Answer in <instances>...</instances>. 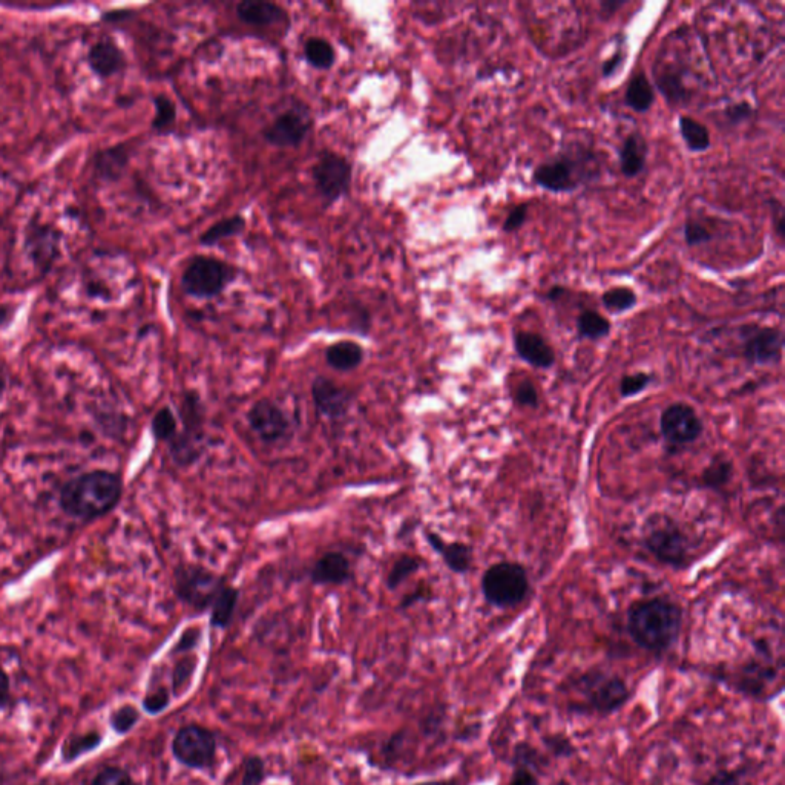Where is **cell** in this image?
<instances>
[{
    "label": "cell",
    "mask_w": 785,
    "mask_h": 785,
    "mask_svg": "<svg viewBox=\"0 0 785 785\" xmlns=\"http://www.w3.org/2000/svg\"><path fill=\"white\" fill-rule=\"evenodd\" d=\"M483 597L494 608H514L529 592L526 569L519 563L500 562L490 566L482 577Z\"/></svg>",
    "instance_id": "5"
},
{
    "label": "cell",
    "mask_w": 785,
    "mask_h": 785,
    "mask_svg": "<svg viewBox=\"0 0 785 785\" xmlns=\"http://www.w3.org/2000/svg\"><path fill=\"white\" fill-rule=\"evenodd\" d=\"M312 123L303 112L287 111L264 131V138L276 148H292L306 138Z\"/></svg>",
    "instance_id": "16"
},
{
    "label": "cell",
    "mask_w": 785,
    "mask_h": 785,
    "mask_svg": "<svg viewBox=\"0 0 785 785\" xmlns=\"http://www.w3.org/2000/svg\"><path fill=\"white\" fill-rule=\"evenodd\" d=\"M727 122L730 125H740V123L749 122L755 115V108L749 102L733 103L724 109Z\"/></svg>",
    "instance_id": "47"
},
{
    "label": "cell",
    "mask_w": 785,
    "mask_h": 785,
    "mask_svg": "<svg viewBox=\"0 0 785 785\" xmlns=\"http://www.w3.org/2000/svg\"><path fill=\"white\" fill-rule=\"evenodd\" d=\"M352 579V563L339 551L326 552L310 571L313 585L341 586Z\"/></svg>",
    "instance_id": "18"
},
{
    "label": "cell",
    "mask_w": 785,
    "mask_h": 785,
    "mask_svg": "<svg viewBox=\"0 0 785 785\" xmlns=\"http://www.w3.org/2000/svg\"><path fill=\"white\" fill-rule=\"evenodd\" d=\"M235 270L214 257L198 255L183 273V289L194 298H215L234 281Z\"/></svg>",
    "instance_id": "9"
},
{
    "label": "cell",
    "mask_w": 785,
    "mask_h": 785,
    "mask_svg": "<svg viewBox=\"0 0 785 785\" xmlns=\"http://www.w3.org/2000/svg\"><path fill=\"white\" fill-rule=\"evenodd\" d=\"M546 759L543 758L542 753L528 743L517 744L513 753V766L529 767V769L536 770L542 773L546 766Z\"/></svg>",
    "instance_id": "38"
},
{
    "label": "cell",
    "mask_w": 785,
    "mask_h": 785,
    "mask_svg": "<svg viewBox=\"0 0 785 785\" xmlns=\"http://www.w3.org/2000/svg\"><path fill=\"white\" fill-rule=\"evenodd\" d=\"M140 718H142V713H140L137 707L132 706V704H123V706L112 710L109 724H111L112 730L117 735H126V733L131 732L137 726Z\"/></svg>",
    "instance_id": "37"
},
{
    "label": "cell",
    "mask_w": 785,
    "mask_h": 785,
    "mask_svg": "<svg viewBox=\"0 0 785 785\" xmlns=\"http://www.w3.org/2000/svg\"><path fill=\"white\" fill-rule=\"evenodd\" d=\"M638 303V296L631 287H614L606 290L602 295V304L608 312L614 315L629 312Z\"/></svg>",
    "instance_id": "33"
},
{
    "label": "cell",
    "mask_w": 785,
    "mask_h": 785,
    "mask_svg": "<svg viewBox=\"0 0 785 785\" xmlns=\"http://www.w3.org/2000/svg\"><path fill=\"white\" fill-rule=\"evenodd\" d=\"M644 546L658 562L672 568H684L689 559V540L683 531L667 517L654 522L644 537Z\"/></svg>",
    "instance_id": "10"
},
{
    "label": "cell",
    "mask_w": 785,
    "mask_h": 785,
    "mask_svg": "<svg viewBox=\"0 0 785 785\" xmlns=\"http://www.w3.org/2000/svg\"><path fill=\"white\" fill-rule=\"evenodd\" d=\"M152 434L158 442H169L177 436L178 419L171 407H163L154 414L151 424Z\"/></svg>",
    "instance_id": "36"
},
{
    "label": "cell",
    "mask_w": 785,
    "mask_h": 785,
    "mask_svg": "<svg viewBox=\"0 0 785 785\" xmlns=\"http://www.w3.org/2000/svg\"><path fill=\"white\" fill-rule=\"evenodd\" d=\"M240 591L235 586L224 583L220 591L215 595L211 609V626L217 629H227L232 623L235 611H237Z\"/></svg>",
    "instance_id": "24"
},
{
    "label": "cell",
    "mask_w": 785,
    "mask_h": 785,
    "mask_svg": "<svg viewBox=\"0 0 785 785\" xmlns=\"http://www.w3.org/2000/svg\"><path fill=\"white\" fill-rule=\"evenodd\" d=\"M661 434L672 447L694 444L704 431L703 421L694 407L677 402L661 413Z\"/></svg>",
    "instance_id": "12"
},
{
    "label": "cell",
    "mask_w": 785,
    "mask_h": 785,
    "mask_svg": "<svg viewBox=\"0 0 785 785\" xmlns=\"http://www.w3.org/2000/svg\"><path fill=\"white\" fill-rule=\"evenodd\" d=\"M566 293H568L566 287L552 286L551 289L545 293V298L548 299V301H552V303H557L560 299L565 298Z\"/></svg>",
    "instance_id": "55"
},
{
    "label": "cell",
    "mask_w": 785,
    "mask_h": 785,
    "mask_svg": "<svg viewBox=\"0 0 785 785\" xmlns=\"http://www.w3.org/2000/svg\"><path fill=\"white\" fill-rule=\"evenodd\" d=\"M776 211H778V215H776V217H773V220H775L776 223V234H778V237L781 238V240H784L785 218H784V209H782L781 204H778V207H776Z\"/></svg>",
    "instance_id": "56"
},
{
    "label": "cell",
    "mask_w": 785,
    "mask_h": 785,
    "mask_svg": "<svg viewBox=\"0 0 785 785\" xmlns=\"http://www.w3.org/2000/svg\"><path fill=\"white\" fill-rule=\"evenodd\" d=\"M197 669V655H186L175 663L174 671H172V694L174 697H181L189 689V684L194 680Z\"/></svg>",
    "instance_id": "34"
},
{
    "label": "cell",
    "mask_w": 785,
    "mask_h": 785,
    "mask_svg": "<svg viewBox=\"0 0 785 785\" xmlns=\"http://www.w3.org/2000/svg\"><path fill=\"white\" fill-rule=\"evenodd\" d=\"M428 545L444 560L447 568L454 574H467L473 565V548L467 543L445 542L439 534L433 531L425 533Z\"/></svg>",
    "instance_id": "19"
},
{
    "label": "cell",
    "mask_w": 785,
    "mask_h": 785,
    "mask_svg": "<svg viewBox=\"0 0 785 785\" xmlns=\"http://www.w3.org/2000/svg\"><path fill=\"white\" fill-rule=\"evenodd\" d=\"M514 350L517 356L526 364L540 370H548L556 364V353L551 345L539 333L516 332L514 333Z\"/></svg>",
    "instance_id": "17"
},
{
    "label": "cell",
    "mask_w": 785,
    "mask_h": 785,
    "mask_svg": "<svg viewBox=\"0 0 785 785\" xmlns=\"http://www.w3.org/2000/svg\"><path fill=\"white\" fill-rule=\"evenodd\" d=\"M625 103L632 111L646 114L655 103V89L643 69L637 71L629 80L625 92Z\"/></svg>",
    "instance_id": "25"
},
{
    "label": "cell",
    "mask_w": 785,
    "mask_h": 785,
    "mask_svg": "<svg viewBox=\"0 0 785 785\" xmlns=\"http://www.w3.org/2000/svg\"><path fill=\"white\" fill-rule=\"evenodd\" d=\"M88 65L97 76L106 79L122 71L125 66V56L114 40L103 37L91 46Z\"/></svg>",
    "instance_id": "20"
},
{
    "label": "cell",
    "mask_w": 785,
    "mask_h": 785,
    "mask_svg": "<svg viewBox=\"0 0 785 785\" xmlns=\"http://www.w3.org/2000/svg\"><path fill=\"white\" fill-rule=\"evenodd\" d=\"M316 189L327 203H335L349 192L352 184V165L341 155L326 152L313 166Z\"/></svg>",
    "instance_id": "11"
},
{
    "label": "cell",
    "mask_w": 785,
    "mask_h": 785,
    "mask_svg": "<svg viewBox=\"0 0 785 785\" xmlns=\"http://www.w3.org/2000/svg\"><path fill=\"white\" fill-rule=\"evenodd\" d=\"M513 399L520 407L536 408L539 405V391L531 381H522L513 391Z\"/></svg>",
    "instance_id": "45"
},
{
    "label": "cell",
    "mask_w": 785,
    "mask_h": 785,
    "mask_svg": "<svg viewBox=\"0 0 785 785\" xmlns=\"http://www.w3.org/2000/svg\"><path fill=\"white\" fill-rule=\"evenodd\" d=\"M539 772L529 769V767L514 766L513 775H511L510 784L508 785H539Z\"/></svg>",
    "instance_id": "50"
},
{
    "label": "cell",
    "mask_w": 785,
    "mask_h": 785,
    "mask_svg": "<svg viewBox=\"0 0 785 785\" xmlns=\"http://www.w3.org/2000/svg\"><path fill=\"white\" fill-rule=\"evenodd\" d=\"M683 237L687 246H703L713 240L712 230L697 220H687L683 227Z\"/></svg>",
    "instance_id": "41"
},
{
    "label": "cell",
    "mask_w": 785,
    "mask_h": 785,
    "mask_svg": "<svg viewBox=\"0 0 785 785\" xmlns=\"http://www.w3.org/2000/svg\"><path fill=\"white\" fill-rule=\"evenodd\" d=\"M307 62L316 69H329L335 63V50L326 39L312 37L304 46Z\"/></svg>",
    "instance_id": "35"
},
{
    "label": "cell",
    "mask_w": 785,
    "mask_h": 785,
    "mask_svg": "<svg viewBox=\"0 0 785 785\" xmlns=\"http://www.w3.org/2000/svg\"><path fill=\"white\" fill-rule=\"evenodd\" d=\"M655 86L672 106L684 105L689 100V92L684 85L683 76L677 69H663L655 74Z\"/></svg>",
    "instance_id": "27"
},
{
    "label": "cell",
    "mask_w": 785,
    "mask_h": 785,
    "mask_svg": "<svg viewBox=\"0 0 785 785\" xmlns=\"http://www.w3.org/2000/svg\"><path fill=\"white\" fill-rule=\"evenodd\" d=\"M528 212L529 206L526 203L513 207L510 214H508V217H506L505 223H503V232H506V234H513V232L522 229V227L525 226L526 220H528Z\"/></svg>",
    "instance_id": "49"
},
{
    "label": "cell",
    "mask_w": 785,
    "mask_h": 785,
    "mask_svg": "<svg viewBox=\"0 0 785 785\" xmlns=\"http://www.w3.org/2000/svg\"><path fill=\"white\" fill-rule=\"evenodd\" d=\"M312 398L316 410L324 418L342 419L352 407L353 395L349 388L336 384L332 379L318 376L312 384Z\"/></svg>",
    "instance_id": "15"
},
{
    "label": "cell",
    "mask_w": 785,
    "mask_h": 785,
    "mask_svg": "<svg viewBox=\"0 0 785 785\" xmlns=\"http://www.w3.org/2000/svg\"><path fill=\"white\" fill-rule=\"evenodd\" d=\"M174 589L178 600L197 612L211 609L215 595L226 579L211 569L198 565H180L174 572Z\"/></svg>",
    "instance_id": "7"
},
{
    "label": "cell",
    "mask_w": 785,
    "mask_h": 785,
    "mask_svg": "<svg viewBox=\"0 0 785 785\" xmlns=\"http://www.w3.org/2000/svg\"><path fill=\"white\" fill-rule=\"evenodd\" d=\"M747 773L741 770H720L713 773L703 785H749L746 781Z\"/></svg>",
    "instance_id": "48"
},
{
    "label": "cell",
    "mask_w": 785,
    "mask_h": 785,
    "mask_svg": "<svg viewBox=\"0 0 785 785\" xmlns=\"http://www.w3.org/2000/svg\"><path fill=\"white\" fill-rule=\"evenodd\" d=\"M733 477V464L729 459L724 456L715 457V459L704 468L701 474V482L704 487L710 490H721L727 487Z\"/></svg>",
    "instance_id": "31"
},
{
    "label": "cell",
    "mask_w": 785,
    "mask_h": 785,
    "mask_svg": "<svg viewBox=\"0 0 785 785\" xmlns=\"http://www.w3.org/2000/svg\"><path fill=\"white\" fill-rule=\"evenodd\" d=\"M546 744H548V749L556 756H571L574 753V746L569 743L568 738H565V736H549Z\"/></svg>",
    "instance_id": "52"
},
{
    "label": "cell",
    "mask_w": 785,
    "mask_h": 785,
    "mask_svg": "<svg viewBox=\"0 0 785 785\" xmlns=\"http://www.w3.org/2000/svg\"><path fill=\"white\" fill-rule=\"evenodd\" d=\"M181 421L183 431H178L177 436L169 442V454L178 467H189L203 454V411L200 396L195 391H188L184 395Z\"/></svg>",
    "instance_id": "8"
},
{
    "label": "cell",
    "mask_w": 785,
    "mask_h": 785,
    "mask_svg": "<svg viewBox=\"0 0 785 785\" xmlns=\"http://www.w3.org/2000/svg\"><path fill=\"white\" fill-rule=\"evenodd\" d=\"M611 322L602 313L595 310H583L577 318V333L579 338L589 341H600L611 335Z\"/></svg>",
    "instance_id": "29"
},
{
    "label": "cell",
    "mask_w": 785,
    "mask_h": 785,
    "mask_svg": "<svg viewBox=\"0 0 785 785\" xmlns=\"http://www.w3.org/2000/svg\"><path fill=\"white\" fill-rule=\"evenodd\" d=\"M566 690L572 695L568 710L579 715L609 717L631 700L628 683L603 669H589L566 681Z\"/></svg>",
    "instance_id": "3"
},
{
    "label": "cell",
    "mask_w": 785,
    "mask_h": 785,
    "mask_svg": "<svg viewBox=\"0 0 785 785\" xmlns=\"http://www.w3.org/2000/svg\"><path fill=\"white\" fill-rule=\"evenodd\" d=\"M266 776V761L260 755H249L244 759L240 785H261Z\"/></svg>",
    "instance_id": "39"
},
{
    "label": "cell",
    "mask_w": 785,
    "mask_h": 785,
    "mask_svg": "<svg viewBox=\"0 0 785 785\" xmlns=\"http://www.w3.org/2000/svg\"><path fill=\"white\" fill-rule=\"evenodd\" d=\"M171 690L166 686H158L155 689L149 690L148 694L143 698V710L149 715H158V713L165 712L171 706Z\"/></svg>",
    "instance_id": "40"
},
{
    "label": "cell",
    "mask_w": 785,
    "mask_h": 785,
    "mask_svg": "<svg viewBox=\"0 0 785 785\" xmlns=\"http://www.w3.org/2000/svg\"><path fill=\"white\" fill-rule=\"evenodd\" d=\"M201 641V629L197 626L184 629L183 634L178 638L177 644L172 649V654H189L198 648Z\"/></svg>",
    "instance_id": "46"
},
{
    "label": "cell",
    "mask_w": 785,
    "mask_h": 785,
    "mask_svg": "<svg viewBox=\"0 0 785 785\" xmlns=\"http://www.w3.org/2000/svg\"><path fill=\"white\" fill-rule=\"evenodd\" d=\"M648 143L644 140L640 132L628 135L618 149V163H620L621 174L626 178H637L646 169V158H648Z\"/></svg>",
    "instance_id": "21"
},
{
    "label": "cell",
    "mask_w": 785,
    "mask_h": 785,
    "mask_svg": "<svg viewBox=\"0 0 785 785\" xmlns=\"http://www.w3.org/2000/svg\"><path fill=\"white\" fill-rule=\"evenodd\" d=\"M678 128H680L681 138H683L687 151L694 152V154L709 151L712 146V138H710L709 129L703 123L698 122L694 117H689V115H681L678 119Z\"/></svg>",
    "instance_id": "26"
},
{
    "label": "cell",
    "mask_w": 785,
    "mask_h": 785,
    "mask_svg": "<svg viewBox=\"0 0 785 785\" xmlns=\"http://www.w3.org/2000/svg\"><path fill=\"white\" fill-rule=\"evenodd\" d=\"M247 421L253 433L266 444L280 442L290 431L287 414L272 399H260L255 402L247 413Z\"/></svg>",
    "instance_id": "14"
},
{
    "label": "cell",
    "mask_w": 785,
    "mask_h": 785,
    "mask_svg": "<svg viewBox=\"0 0 785 785\" xmlns=\"http://www.w3.org/2000/svg\"><path fill=\"white\" fill-rule=\"evenodd\" d=\"M626 54L623 50L615 51L602 66V77L603 79H611L614 77L615 74L620 71L621 66L625 65Z\"/></svg>",
    "instance_id": "51"
},
{
    "label": "cell",
    "mask_w": 785,
    "mask_h": 785,
    "mask_svg": "<svg viewBox=\"0 0 785 785\" xmlns=\"http://www.w3.org/2000/svg\"><path fill=\"white\" fill-rule=\"evenodd\" d=\"M11 698V683L10 677L5 672L4 667L0 666V709H4Z\"/></svg>",
    "instance_id": "53"
},
{
    "label": "cell",
    "mask_w": 785,
    "mask_h": 785,
    "mask_svg": "<svg viewBox=\"0 0 785 785\" xmlns=\"http://www.w3.org/2000/svg\"><path fill=\"white\" fill-rule=\"evenodd\" d=\"M91 785H135L134 779L120 767H106L92 779Z\"/></svg>",
    "instance_id": "43"
},
{
    "label": "cell",
    "mask_w": 785,
    "mask_h": 785,
    "mask_svg": "<svg viewBox=\"0 0 785 785\" xmlns=\"http://www.w3.org/2000/svg\"><path fill=\"white\" fill-rule=\"evenodd\" d=\"M600 178L597 155L588 148L574 146L537 166L533 181L551 194H572Z\"/></svg>",
    "instance_id": "4"
},
{
    "label": "cell",
    "mask_w": 785,
    "mask_h": 785,
    "mask_svg": "<svg viewBox=\"0 0 785 785\" xmlns=\"http://www.w3.org/2000/svg\"><path fill=\"white\" fill-rule=\"evenodd\" d=\"M217 752V735L201 724H186L178 729L172 740V755L186 769L198 772L214 769Z\"/></svg>",
    "instance_id": "6"
},
{
    "label": "cell",
    "mask_w": 785,
    "mask_h": 785,
    "mask_svg": "<svg viewBox=\"0 0 785 785\" xmlns=\"http://www.w3.org/2000/svg\"><path fill=\"white\" fill-rule=\"evenodd\" d=\"M427 595H428L427 589L425 588L416 589V591L411 592V594H408L407 597H405L404 600H402L401 609L411 608V606L416 605V603L422 602V600H424V598L427 597Z\"/></svg>",
    "instance_id": "54"
},
{
    "label": "cell",
    "mask_w": 785,
    "mask_h": 785,
    "mask_svg": "<svg viewBox=\"0 0 785 785\" xmlns=\"http://www.w3.org/2000/svg\"><path fill=\"white\" fill-rule=\"evenodd\" d=\"M155 109L157 112H155L154 128L165 129L174 123L177 112H175L174 103L168 97L158 96L155 99Z\"/></svg>",
    "instance_id": "44"
},
{
    "label": "cell",
    "mask_w": 785,
    "mask_h": 785,
    "mask_svg": "<svg viewBox=\"0 0 785 785\" xmlns=\"http://www.w3.org/2000/svg\"><path fill=\"white\" fill-rule=\"evenodd\" d=\"M422 565H424V562H422L421 557L402 554L399 559H396L393 566H391L390 572H388L387 575V580H385V586H387L390 591H395V589H398L405 580L410 579L411 575L416 574V572L422 568Z\"/></svg>",
    "instance_id": "32"
},
{
    "label": "cell",
    "mask_w": 785,
    "mask_h": 785,
    "mask_svg": "<svg viewBox=\"0 0 785 785\" xmlns=\"http://www.w3.org/2000/svg\"><path fill=\"white\" fill-rule=\"evenodd\" d=\"M784 335L775 327L746 326L743 329V355L750 364L770 365L781 361Z\"/></svg>",
    "instance_id": "13"
},
{
    "label": "cell",
    "mask_w": 785,
    "mask_h": 785,
    "mask_svg": "<svg viewBox=\"0 0 785 785\" xmlns=\"http://www.w3.org/2000/svg\"><path fill=\"white\" fill-rule=\"evenodd\" d=\"M244 229H246V220L240 217V215H235V217L224 218V220H220L214 226L209 227L204 232L203 237L200 238V241L204 246H214V244L220 243V241L226 240V238L237 237V235L243 234Z\"/></svg>",
    "instance_id": "30"
},
{
    "label": "cell",
    "mask_w": 785,
    "mask_h": 785,
    "mask_svg": "<svg viewBox=\"0 0 785 785\" xmlns=\"http://www.w3.org/2000/svg\"><path fill=\"white\" fill-rule=\"evenodd\" d=\"M652 376L648 373H634V375L623 376L620 382V393L623 398H634L643 393L648 385L651 384Z\"/></svg>",
    "instance_id": "42"
},
{
    "label": "cell",
    "mask_w": 785,
    "mask_h": 785,
    "mask_svg": "<svg viewBox=\"0 0 785 785\" xmlns=\"http://www.w3.org/2000/svg\"><path fill=\"white\" fill-rule=\"evenodd\" d=\"M237 14L244 23L253 27H270L273 23L287 20L286 11L280 5L270 2H241L237 7Z\"/></svg>",
    "instance_id": "22"
},
{
    "label": "cell",
    "mask_w": 785,
    "mask_h": 785,
    "mask_svg": "<svg viewBox=\"0 0 785 785\" xmlns=\"http://www.w3.org/2000/svg\"><path fill=\"white\" fill-rule=\"evenodd\" d=\"M326 361L336 372H353L364 361V349L355 341H338L327 347Z\"/></svg>",
    "instance_id": "23"
},
{
    "label": "cell",
    "mask_w": 785,
    "mask_h": 785,
    "mask_svg": "<svg viewBox=\"0 0 785 785\" xmlns=\"http://www.w3.org/2000/svg\"><path fill=\"white\" fill-rule=\"evenodd\" d=\"M103 735L96 730L82 733V735H71L62 746L63 763H73L85 753L96 750L102 744Z\"/></svg>",
    "instance_id": "28"
},
{
    "label": "cell",
    "mask_w": 785,
    "mask_h": 785,
    "mask_svg": "<svg viewBox=\"0 0 785 785\" xmlns=\"http://www.w3.org/2000/svg\"><path fill=\"white\" fill-rule=\"evenodd\" d=\"M626 626L637 646L661 654L677 643L683 628V611L669 598H648L629 608Z\"/></svg>",
    "instance_id": "2"
},
{
    "label": "cell",
    "mask_w": 785,
    "mask_h": 785,
    "mask_svg": "<svg viewBox=\"0 0 785 785\" xmlns=\"http://www.w3.org/2000/svg\"><path fill=\"white\" fill-rule=\"evenodd\" d=\"M413 785H451V782L448 781H424L418 782V784Z\"/></svg>",
    "instance_id": "57"
},
{
    "label": "cell",
    "mask_w": 785,
    "mask_h": 785,
    "mask_svg": "<svg viewBox=\"0 0 785 785\" xmlns=\"http://www.w3.org/2000/svg\"><path fill=\"white\" fill-rule=\"evenodd\" d=\"M123 496L122 477L108 470H92L63 483L59 505L71 519L92 522L117 508Z\"/></svg>",
    "instance_id": "1"
}]
</instances>
